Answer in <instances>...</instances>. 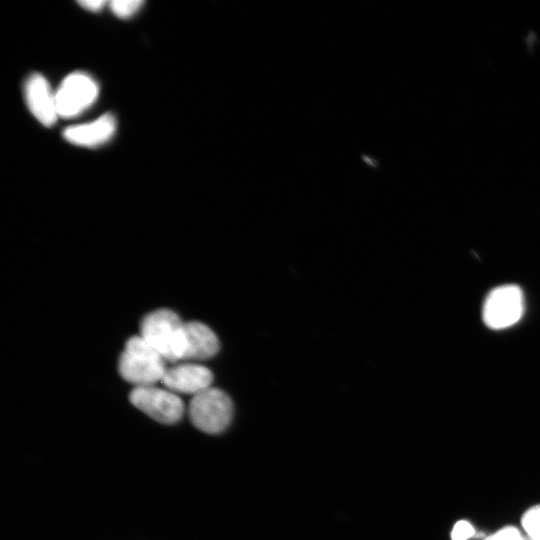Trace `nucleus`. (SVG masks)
Returning a JSON list of instances; mask_svg holds the SVG:
<instances>
[{
	"instance_id": "1",
	"label": "nucleus",
	"mask_w": 540,
	"mask_h": 540,
	"mask_svg": "<svg viewBox=\"0 0 540 540\" xmlns=\"http://www.w3.org/2000/svg\"><path fill=\"white\" fill-rule=\"evenodd\" d=\"M140 336L166 361L183 360L185 323L169 309H158L146 315L140 325Z\"/></svg>"
},
{
	"instance_id": "2",
	"label": "nucleus",
	"mask_w": 540,
	"mask_h": 540,
	"mask_svg": "<svg viewBox=\"0 0 540 540\" xmlns=\"http://www.w3.org/2000/svg\"><path fill=\"white\" fill-rule=\"evenodd\" d=\"M166 360L140 335L131 337L120 356L119 372L135 387L151 386L162 381Z\"/></svg>"
},
{
	"instance_id": "3",
	"label": "nucleus",
	"mask_w": 540,
	"mask_h": 540,
	"mask_svg": "<svg viewBox=\"0 0 540 540\" xmlns=\"http://www.w3.org/2000/svg\"><path fill=\"white\" fill-rule=\"evenodd\" d=\"M188 413L197 429L207 434H218L229 426L233 405L224 391L209 387L192 397Z\"/></svg>"
},
{
	"instance_id": "4",
	"label": "nucleus",
	"mask_w": 540,
	"mask_h": 540,
	"mask_svg": "<svg viewBox=\"0 0 540 540\" xmlns=\"http://www.w3.org/2000/svg\"><path fill=\"white\" fill-rule=\"evenodd\" d=\"M129 399L136 408L163 424L178 422L184 412L183 402L176 393L154 385L134 387Z\"/></svg>"
},
{
	"instance_id": "5",
	"label": "nucleus",
	"mask_w": 540,
	"mask_h": 540,
	"mask_svg": "<svg viewBox=\"0 0 540 540\" xmlns=\"http://www.w3.org/2000/svg\"><path fill=\"white\" fill-rule=\"evenodd\" d=\"M523 314V295L518 286L504 285L488 295L483 309V318L492 329H502L516 323Z\"/></svg>"
},
{
	"instance_id": "6",
	"label": "nucleus",
	"mask_w": 540,
	"mask_h": 540,
	"mask_svg": "<svg viewBox=\"0 0 540 540\" xmlns=\"http://www.w3.org/2000/svg\"><path fill=\"white\" fill-rule=\"evenodd\" d=\"M98 86L87 74L67 76L55 93L58 115L64 118L77 116L97 98Z\"/></svg>"
},
{
	"instance_id": "7",
	"label": "nucleus",
	"mask_w": 540,
	"mask_h": 540,
	"mask_svg": "<svg viewBox=\"0 0 540 540\" xmlns=\"http://www.w3.org/2000/svg\"><path fill=\"white\" fill-rule=\"evenodd\" d=\"M212 372L196 363H182L166 369L162 378L165 388L182 394L196 395L211 387Z\"/></svg>"
},
{
	"instance_id": "8",
	"label": "nucleus",
	"mask_w": 540,
	"mask_h": 540,
	"mask_svg": "<svg viewBox=\"0 0 540 540\" xmlns=\"http://www.w3.org/2000/svg\"><path fill=\"white\" fill-rule=\"evenodd\" d=\"M26 103L31 113L44 126H52L58 115L55 94L47 80L38 73L29 76L25 84Z\"/></svg>"
},
{
	"instance_id": "9",
	"label": "nucleus",
	"mask_w": 540,
	"mask_h": 540,
	"mask_svg": "<svg viewBox=\"0 0 540 540\" xmlns=\"http://www.w3.org/2000/svg\"><path fill=\"white\" fill-rule=\"evenodd\" d=\"M115 129V118L107 113L93 122L68 127L63 136L72 144L95 147L108 141Z\"/></svg>"
},
{
	"instance_id": "10",
	"label": "nucleus",
	"mask_w": 540,
	"mask_h": 540,
	"mask_svg": "<svg viewBox=\"0 0 540 540\" xmlns=\"http://www.w3.org/2000/svg\"><path fill=\"white\" fill-rule=\"evenodd\" d=\"M186 346L183 360H204L219 350V340L207 325L191 321L185 323Z\"/></svg>"
},
{
	"instance_id": "11",
	"label": "nucleus",
	"mask_w": 540,
	"mask_h": 540,
	"mask_svg": "<svg viewBox=\"0 0 540 540\" xmlns=\"http://www.w3.org/2000/svg\"><path fill=\"white\" fill-rule=\"evenodd\" d=\"M521 522L527 537L532 540H540V505L527 510Z\"/></svg>"
},
{
	"instance_id": "12",
	"label": "nucleus",
	"mask_w": 540,
	"mask_h": 540,
	"mask_svg": "<svg viewBox=\"0 0 540 540\" xmlns=\"http://www.w3.org/2000/svg\"><path fill=\"white\" fill-rule=\"evenodd\" d=\"M143 5L141 0H114L110 2L112 12L120 18L132 16Z\"/></svg>"
},
{
	"instance_id": "13",
	"label": "nucleus",
	"mask_w": 540,
	"mask_h": 540,
	"mask_svg": "<svg viewBox=\"0 0 540 540\" xmlns=\"http://www.w3.org/2000/svg\"><path fill=\"white\" fill-rule=\"evenodd\" d=\"M475 535L474 527L466 520L458 521L451 532L452 540H468Z\"/></svg>"
},
{
	"instance_id": "14",
	"label": "nucleus",
	"mask_w": 540,
	"mask_h": 540,
	"mask_svg": "<svg viewBox=\"0 0 540 540\" xmlns=\"http://www.w3.org/2000/svg\"><path fill=\"white\" fill-rule=\"evenodd\" d=\"M484 540H525L516 527L508 526L487 536Z\"/></svg>"
},
{
	"instance_id": "15",
	"label": "nucleus",
	"mask_w": 540,
	"mask_h": 540,
	"mask_svg": "<svg viewBox=\"0 0 540 540\" xmlns=\"http://www.w3.org/2000/svg\"><path fill=\"white\" fill-rule=\"evenodd\" d=\"M78 3L83 8L96 12V11H99L105 5L106 2L102 0H85V1H79Z\"/></svg>"
}]
</instances>
